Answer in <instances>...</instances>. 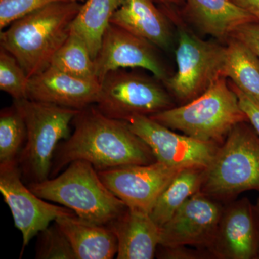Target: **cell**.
<instances>
[{
  "label": "cell",
  "instance_id": "5b68a950",
  "mask_svg": "<svg viewBox=\"0 0 259 259\" xmlns=\"http://www.w3.org/2000/svg\"><path fill=\"white\" fill-rule=\"evenodd\" d=\"M248 122L231 130L206 167L200 192L218 202L259 191V135Z\"/></svg>",
  "mask_w": 259,
  "mask_h": 259
},
{
  "label": "cell",
  "instance_id": "ba28073f",
  "mask_svg": "<svg viewBox=\"0 0 259 259\" xmlns=\"http://www.w3.org/2000/svg\"><path fill=\"white\" fill-rule=\"evenodd\" d=\"M176 73L163 82L184 104L204 93L223 76L226 47L199 38L184 25L178 26Z\"/></svg>",
  "mask_w": 259,
  "mask_h": 259
},
{
  "label": "cell",
  "instance_id": "f546056e",
  "mask_svg": "<svg viewBox=\"0 0 259 259\" xmlns=\"http://www.w3.org/2000/svg\"><path fill=\"white\" fill-rule=\"evenodd\" d=\"M231 88L236 93L239 100L240 105L242 110L245 112L248 121L252 126L254 127L259 135V103L255 102L253 99L247 96L241 90H238L233 83H230Z\"/></svg>",
  "mask_w": 259,
  "mask_h": 259
},
{
  "label": "cell",
  "instance_id": "d6a6232c",
  "mask_svg": "<svg viewBox=\"0 0 259 259\" xmlns=\"http://www.w3.org/2000/svg\"><path fill=\"white\" fill-rule=\"evenodd\" d=\"M255 208H256L257 214H258V221H259V197L258 198V201H257L256 205H255Z\"/></svg>",
  "mask_w": 259,
  "mask_h": 259
},
{
  "label": "cell",
  "instance_id": "83f0119b",
  "mask_svg": "<svg viewBox=\"0 0 259 259\" xmlns=\"http://www.w3.org/2000/svg\"><path fill=\"white\" fill-rule=\"evenodd\" d=\"M189 245L177 246H158L156 256L162 259H204L213 258L210 252L206 248H189Z\"/></svg>",
  "mask_w": 259,
  "mask_h": 259
},
{
  "label": "cell",
  "instance_id": "7a4b0ae2",
  "mask_svg": "<svg viewBox=\"0 0 259 259\" xmlns=\"http://www.w3.org/2000/svg\"><path fill=\"white\" fill-rule=\"evenodd\" d=\"M81 5L55 3L19 18L1 30L0 47L14 56L29 78L42 72L69 37Z\"/></svg>",
  "mask_w": 259,
  "mask_h": 259
},
{
  "label": "cell",
  "instance_id": "ac0fdd59",
  "mask_svg": "<svg viewBox=\"0 0 259 259\" xmlns=\"http://www.w3.org/2000/svg\"><path fill=\"white\" fill-rule=\"evenodd\" d=\"M186 11L204 33L219 39L231 38L237 28L256 19L232 0H185Z\"/></svg>",
  "mask_w": 259,
  "mask_h": 259
},
{
  "label": "cell",
  "instance_id": "4fadbf2b",
  "mask_svg": "<svg viewBox=\"0 0 259 259\" xmlns=\"http://www.w3.org/2000/svg\"><path fill=\"white\" fill-rule=\"evenodd\" d=\"M207 250L215 258H259L258 217L248 198L232 201L223 207Z\"/></svg>",
  "mask_w": 259,
  "mask_h": 259
},
{
  "label": "cell",
  "instance_id": "f1b7e54d",
  "mask_svg": "<svg viewBox=\"0 0 259 259\" xmlns=\"http://www.w3.org/2000/svg\"><path fill=\"white\" fill-rule=\"evenodd\" d=\"M231 37L245 44L259 59V23L244 24L236 29Z\"/></svg>",
  "mask_w": 259,
  "mask_h": 259
},
{
  "label": "cell",
  "instance_id": "9c48e42d",
  "mask_svg": "<svg viewBox=\"0 0 259 259\" xmlns=\"http://www.w3.org/2000/svg\"><path fill=\"white\" fill-rule=\"evenodd\" d=\"M0 192L10 207L15 227L23 236L22 252L52 221L76 215L67 207L49 203L34 194L25 185L18 161L0 163Z\"/></svg>",
  "mask_w": 259,
  "mask_h": 259
},
{
  "label": "cell",
  "instance_id": "3957f363",
  "mask_svg": "<svg viewBox=\"0 0 259 259\" xmlns=\"http://www.w3.org/2000/svg\"><path fill=\"white\" fill-rule=\"evenodd\" d=\"M37 197L67 207L85 220L108 226L127 208L105 186L95 167L78 160L59 176L28 184Z\"/></svg>",
  "mask_w": 259,
  "mask_h": 259
},
{
  "label": "cell",
  "instance_id": "30bf717a",
  "mask_svg": "<svg viewBox=\"0 0 259 259\" xmlns=\"http://www.w3.org/2000/svg\"><path fill=\"white\" fill-rule=\"evenodd\" d=\"M125 121L151 148L156 161L167 166L207 167L219 147L218 144L177 134L149 116L135 115Z\"/></svg>",
  "mask_w": 259,
  "mask_h": 259
},
{
  "label": "cell",
  "instance_id": "ffe728a7",
  "mask_svg": "<svg viewBox=\"0 0 259 259\" xmlns=\"http://www.w3.org/2000/svg\"><path fill=\"white\" fill-rule=\"evenodd\" d=\"M123 0H87L71 25V32L86 44L92 57L101 47L104 34Z\"/></svg>",
  "mask_w": 259,
  "mask_h": 259
},
{
  "label": "cell",
  "instance_id": "e0dca14e",
  "mask_svg": "<svg viewBox=\"0 0 259 259\" xmlns=\"http://www.w3.org/2000/svg\"><path fill=\"white\" fill-rule=\"evenodd\" d=\"M110 23L151 42L158 49L168 50L172 34L166 15L151 0H123Z\"/></svg>",
  "mask_w": 259,
  "mask_h": 259
},
{
  "label": "cell",
  "instance_id": "7402d4cb",
  "mask_svg": "<svg viewBox=\"0 0 259 259\" xmlns=\"http://www.w3.org/2000/svg\"><path fill=\"white\" fill-rule=\"evenodd\" d=\"M223 76L242 93L259 103V59L245 44L234 37L226 47Z\"/></svg>",
  "mask_w": 259,
  "mask_h": 259
},
{
  "label": "cell",
  "instance_id": "5bb4252c",
  "mask_svg": "<svg viewBox=\"0 0 259 259\" xmlns=\"http://www.w3.org/2000/svg\"><path fill=\"white\" fill-rule=\"evenodd\" d=\"M221 202L199 192L161 228V246L189 245L207 249L222 214Z\"/></svg>",
  "mask_w": 259,
  "mask_h": 259
},
{
  "label": "cell",
  "instance_id": "1f68e13d",
  "mask_svg": "<svg viewBox=\"0 0 259 259\" xmlns=\"http://www.w3.org/2000/svg\"><path fill=\"white\" fill-rule=\"evenodd\" d=\"M163 5H176L179 4L182 0H156Z\"/></svg>",
  "mask_w": 259,
  "mask_h": 259
},
{
  "label": "cell",
  "instance_id": "9a60e30c",
  "mask_svg": "<svg viewBox=\"0 0 259 259\" xmlns=\"http://www.w3.org/2000/svg\"><path fill=\"white\" fill-rule=\"evenodd\" d=\"M98 80L76 77L49 66L30 78L28 97L34 101L81 110L98 100Z\"/></svg>",
  "mask_w": 259,
  "mask_h": 259
},
{
  "label": "cell",
  "instance_id": "277c9868",
  "mask_svg": "<svg viewBox=\"0 0 259 259\" xmlns=\"http://www.w3.org/2000/svg\"><path fill=\"white\" fill-rule=\"evenodd\" d=\"M149 117L168 128L218 145L223 144L235 126L248 121L225 76L216 79L194 100Z\"/></svg>",
  "mask_w": 259,
  "mask_h": 259
},
{
  "label": "cell",
  "instance_id": "d4e9b609",
  "mask_svg": "<svg viewBox=\"0 0 259 259\" xmlns=\"http://www.w3.org/2000/svg\"><path fill=\"white\" fill-rule=\"evenodd\" d=\"M29 80L28 74L14 56L0 48V90L14 100L28 99Z\"/></svg>",
  "mask_w": 259,
  "mask_h": 259
},
{
  "label": "cell",
  "instance_id": "8fae6325",
  "mask_svg": "<svg viewBox=\"0 0 259 259\" xmlns=\"http://www.w3.org/2000/svg\"><path fill=\"white\" fill-rule=\"evenodd\" d=\"M182 169L155 161L97 172L107 188L127 207L150 213L162 192Z\"/></svg>",
  "mask_w": 259,
  "mask_h": 259
},
{
  "label": "cell",
  "instance_id": "2e32d148",
  "mask_svg": "<svg viewBox=\"0 0 259 259\" xmlns=\"http://www.w3.org/2000/svg\"><path fill=\"white\" fill-rule=\"evenodd\" d=\"M108 226L117 240V259H152L161 241V228L150 213L127 207Z\"/></svg>",
  "mask_w": 259,
  "mask_h": 259
},
{
  "label": "cell",
  "instance_id": "484cf974",
  "mask_svg": "<svg viewBox=\"0 0 259 259\" xmlns=\"http://www.w3.org/2000/svg\"><path fill=\"white\" fill-rule=\"evenodd\" d=\"M37 235L35 258L76 259L71 243L55 221Z\"/></svg>",
  "mask_w": 259,
  "mask_h": 259
},
{
  "label": "cell",
  "instance_id": "4316f807",
  "mask_svg": "<svg viewBox=\"0 0 259 259\" xmlns=\"http://www.w3.org/2000/svg\"><path fill=\"white\" fill-rule=\"evenodd\" d=\"M83 0H0V30L8 28L15 20L48 5Z\"/></svg>",
  "mask_w": 259,
  "mask_h": 259
},
{
  "label": "cell",
  "instance_id": "7c38bea8",
  "mask_svg": "<svg viewBox=\"0 0 259 259\" xmlns=\"http://www.w3.org/2000/svg\"><path fill=\"white\" fill-rule=\"evenodd\" d=\"M156 49L147 40L110 23L95 59L97 79L100 82L105 75L117 69H143L164 82L168 79L167 71Z\"/></svg>",
  "mask_w": 259,
  "mask_h": 259
},
{
  "label": "cell",
  "instance_id": "d6986e66",
  "mask_svg": "<svg viewBox=\"0 0 259 259\" xmlns=\"http://www.w3.org/2000/svg\"><path fill=\"white\" fill-rule=\"evenodd\" d=\"M55 222L69 240L76 259H111L117 255V238L108 226L76 215L59 218Z\"/></svg>",
  "mask_w": 259,
  "mask_h": 259
},
{
  "label": "cell",
  "instance_id": "52a82bcc",
  "mask_svg": "<svg viewBox=\"0 0 259 259\" xmlns=\"http://www.w3.org/2000/svg\"><path fill=\"white\" fill-rule=\"evenodd\" d=\"M160 81L155 76L124 69L110 71L100 82L95 105L104 115L117 120L154 115L174 107Z\"/></svg>",
  "mask_w": 259,
  "mask_h": 259
},
{
  "label": "cell",
  "instance_id": "4dcf8cb0",
  "mask_svg": "<svg viewBox=\"0 0 259 259\" xmlns=\"http://www.w3.org/2000/svg\"><path fill=\"white\" fill-rule=\"evenodd\" d=\"M242 9L253 15L259 23V0H232Z\"/></svg>",
  "mask_w": 259,
  "mask_h": 259
},
{
  "label": "cell",
  "instance_id": "44dd1931",
  "mask_svg": "<svg viewBox=\"0 0 259 259\" xmlns=\"http://www.w3.org/2000/svg\"><path fill=\"white\" fill-rule=\"evenodd\" d=\"M206 167L190 166L181 170L158 197L150 215L160 228L194 194L200 192Z\"/></svg>",
  "mask_w": 259,
  "mask_h": 259
},
{
  "label": "cell",
  "instance_id": "603a6c76",
  "mask_svg": "<svg viewBox=\"0 0 259 259\" xmlns=\"http://www.w3.org/2000/svg\"><path fill=\"white\" fill-rule=\"evenodd\" d=\"M49 66L76 77L98 80L95 60L88 47L71 31L69 37L56 53Z\"/></svg>",
  "mask_w": 259,
  "mask_h": 259
},
{
  "label": "cell",
  "instance_id": "6da1fadb",
  "mask_svg": "<svg viewBox=\"0 0 259 259\" xmlns=\"http://www.w3.org/2000/svg\"><path fill=\"white\" fill-rule=\"evenodd\" d=\"M71 125L72 134L56 148L50 178L78 160L91 163L97 171L156 161L151 148L126 121L107 117L95 105L79 110Z\"/></svg>",
  "mask_w": 259,
  "mask_h": 259
},
{
  "label": "cell",
  "instance_id": "cb8c5ba5",
  "mask_svg": "<svg viewBox=\"0 0 259 259\" xmlns=\"http://www.w3.org/2000/svg\"><path fill=\"white\" fill-rule=\"evenodd\" d=\"M27 139L25 120L13 104L0 112V163L18 161Z\"/></svg>",
  "mask_w": 259,
  "mask_h": 259
},
{
  "label": "cell",
  "instance_id": "8992f818",
  "mask_svg": "<svg viewBox=\"0 0 259 259\" xmlns=\"http://www.w3.org/2000/svg\"><path fill=\"white\" fill-rule=\"evenodd\" d=\"M25 120L27 139L18 158L24 182L50 178L53 159L61 141L70 136V126L79 110L30 99L14 100Z\"/></svg>",
  "mask_w": 259,
  "mask_h": 259
}]
</instances>
